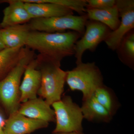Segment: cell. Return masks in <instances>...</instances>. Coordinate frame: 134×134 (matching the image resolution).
<instances>
[{
    "label": "cell",
    "instance_id": "obj_1",
    "mask_svg": "<svg viewBox=\"0 0 134 134\" xmlns=\"http://www.w3.org/2000/svg\"><path fill=\"white\" fill-rule=\"evenodd\" d=\"M81 35L72 31L54 33L31 31L25 47L38 51L43 58L60 65L63 58L74 55L75 44Z\"/></svg>",
    "mask_w": 134,
    "mask_h": 134
},
{
    "label": "cell",
    "instance_id": "obj_2",
    "mask_svg": "<svg viewBox=\"0 0 134 134\" xmlns=\"http://www.w3.org/2000/svg\"><path fill=\"white\" fill-rule=\"evenodd\" d=\"M35 57L34 51L25 47L16 65L0 80V100L10 115L19 109L22 76L26 66Z\"/></svg>",
    "mask_w": 134,
    "mask_h": 134
},
{
    "label": "cell",
    "instance_id": "obj_3",
    "mask_svg": "<svg viewBox=\"0 0 134 134\" xmlns=\"http://www.w3.org/2000/svg\"><path fill=\"white\" fill-rule=\"evenodd\" d=\"M36 57L38 68L41 73V85L38 95L51 106L61 99L67 71L62 69L60 65L51 62L39 54Z\"/></svg>",
    "mask_w": 134,
    "mask_h": 134
},
{
    "label": "cell",
    "instance_id": "obj_4",
    "mask_svg": "<svg viewBox=\"0 0 134 134\" xmlns=\"http://www.w3.org/2000/svg\"><path fill=\"white\" fill-rule=\"evenodd\" d=\"M66 82L72 91L81 92L83 100L92 96L95 90L103 84V78L95 62H82L67 71Z\"/></svg>",
    "mask_w": 134,
    "mask_h": 134
},
{
    "label": "cell",
    "instance_id": "obj_5",
    "mask_svg": "<svg viewBox=\"0 0 134 134\" xmlns=\"http://www.w3.org/2000/svg\"><path fill=\"white\" fill-rule=\"evenodd\" d=\"M51 106L56 121L53 133L83 132L84 118L81 107L74 102L71 97L65 96Z\"/></svg>",
    "mask_w": 134,
    "mask_h": 134
},
{
    "label": "cell",
    "instance_id": "obj_6",
    "mask_svg": "<svg viewBox=\"0 0 134 134\" xmlns=\"http://www.w3.org/2000/svg\"><path fill=\"white\" fill-rule=\"evenodd\" d=\"M88 19L86 15L70 14L50 18L32 19L27 24L31 31L54 33L71 30L82 35L85 31Z\"/></svg>",
    "mask_w": 134,
    "mask_h": 134
},
{
    "label": "cell",
    "instance_id": "obj_7",
    "mask_svg": "<svg viewBox=\"0 0 134 134\" xmlns=\"http://www.w3.org/2000/svg\"><path fill=\"white\" fill-rule=\"evenodd\" d=\"M83 36L77 40L74 47L76 64L82 62V58L85 51H95L101 42L105 41L111 32L105 25L96 21H87Z\"/></svg>",
    "mask_w": 134,
    "mask_h": 134
},
{
    "label": "cell",
    "instance_id": "obj_8",
    "mask_svg": "<svg viewBox=\"0 0 134 134\" xmlns=\"http://www.w3.org/2000/svg\"><path fill=\"white\" fill-rule=\"evenodd\" d=\"M116 6L121 18L120 25L110 32L105 42L108 48L115 50L119 48L125 36L134 28V1H116Z\"/></svg>",
    "mask_w": 134,
    "mask_h": 134
},
{
    "label": "cell",
    "instance_id": "obj_9",
    "mask_svg": "<svg viewBox=\"0 0 134 134\" xmlns=\"http://www.w3.org/2000/svg\"><path fill=\"white\" fill-rule=\"evenodd\" d=\"M38 65L37 59L36 57L25 68L23 79L19 87L20 103H24L37 98L41 81V72Z\"/></svg>",
    "mask_w": 134,
    "mask_h": 134
},
{
    "label": "cell",
    "instance_id": "obj_10",
    "mask_svg": "<svg viewBox=\"0 0 134 134\" xmlns=\"http://www.w3.org/2000/svg\"><path fill=\"white\" fill-rule=\"evenodd\" d=\"M49 123L33 119L22 115L18 112L10 115L3 128L5 134H28L48 126Z\"/></svg>",
    "mask_w": 134,
    "mask_h": 134
},
{
    "label": "cell",
    "instance_id": "obj_11",
    "mask_svg": "<svg viewBox=\"0 0 134 134\" xmlns=\"http://www.w3.org/2000/svg\"><path fill=\"white\" fill-rule=\"evenodd\" d=\"M0 3H7L8 6L3 10V18L0 28L27 23L32 19L22 0L0 1Z\"/></svg>",
    "mask_w": 134,
    "mask_h": 134
},
{
    "label": "cell",
    "instance_id": "obj_12",
    "mask_svg": "<svg viewBox=\"0 0 134 134\" xmlns=\"http://www.w3.org/2000/svg\"><path fill=\"white\" fill-rule=\"evenodd\" d=\"M32 19L47 18L73 14V11L51 3L36 2L33 0H22Z\"/></svg>",
    "mask_w": 134,
    "mask_h": 134
},
{
    "label": "cell",
    "instance_id": "obj_13",
    "mask_svg": "<svg viewBox=\"0 0 134 134\" xmlns=\"http://www.w3.org/2000/svg\"><path fill=\"white\" fill-rule=\"evenodd\" d=\"M18 112L31 119L48 123L55 120L54 111L51 105L41 98L37 97L23 103Z\"/></svg>",
    "mask_w": 134,
    "mask_h": 134
},
{
    "label": "cell",
    "instance_id": "obj_14",
    "mask_svg": "<svg viewBox=\"0 0 134 134\" xmlns=\"http://www.w3.org/2000/svg\"><path fill=\"white\" fill-rule=\"evenodd\" d=\"M30 31L27 23L1 29L2 37L6 48H21L25 47Z\"/></svg>",
    "mask_w": 134,
    "mask_h": 134
},
{
    "label": "cell",
    "instance_id": "obj_15",
    "mask_svg": "<svg viewBox=\"0 0 134 134\" xmlns=\"http://www.w3.org/2000/svg\"><path fill=\"white\" fill-rule=\"evenodd\" d=\"M84 119L91 122H109L113 116L95 99L93 96L82 100L81 107Z\"/></svg>",
    "mask_w": 134,
    "mask_h": 134
},
{
    "label": "cell",
    "instance_id": "obj_16",
    "mask_svg": "<svg viewBox=\"0 0 134 134\" xmlns=\"http://www.w3.org/2000/svg\"><path fill=\"white\" fill-rule=\"evenodd\" d=\"M86 12L88 19L101 23L113 31L116 30L120 23L116 4L113 7L104 9L86 8Z\"/></svg>",
    "mask_w": 134,
    "mask_h": 134
},
{
    "label": "cell",
    "instance_id": "obj_17",
    "mask_svg": "<svg viewBox=\"0 0 134 134\" xmlns=\"http://www.w3.org/2000/svg\"><path fill=\"white\" fill-rule=\"evenodd\" d=\"M92 96L113 116L120 106L114 92L104 83L95 90Z\"/></svg>",
    "mask_w": 134,
    "mask_h": 134
},
{
    "label": "cell",
    "instance_id": "obj_18",
    "mask_svg": "<svg viewBox=\"0 0 134 134\" xmlns=\"http://www.w3.org/2000/svg\"><path fill=\"white\" fill-rule=\"evenodd\" d=\"M24 47L8 48L0 52V77L7 74L19 60Z\"/></svg>",
    "mask_w": 134,
    "mask_h": 134
},
{
    "label": "cell",
    "instance_id": "obj_19",
    "mask_svg": "<svg viewBox=\"0 0 134 134\" xmlns=\"http://www.w3.org/2000/svg\"><path fill=\"white\" fill-rule=\"evenodd\" d=\"M117 50H119L121 60L130 66H133L134 61V32L132 30L127 34Z\"/></svg>",
    "mask_w": 134,
    "mask_h": 134
},
{
    "label": "cell",
    "instance_id": "obj_20",
    "mask_svg": "<svg viewBox=\"0 0 134 134\" xmlns=\"http://www.w3.org/2000/svg\"><path fill=\"white\" fill-rule=\"evenodd\" d=\"M36 2L51 3L61 5L75 11L80 15H86V0H33Z\"/></svg>",
    "mask_w": 134,
    "mask_h": 134
},
{
    "label": "cell",
    "instance_id": "obj_21",
    "mask_svg": "<svg viewBox=\"0 0 134 134\" xmlns=\"http://www.w3.org/2000/svg\"><path fill=\"white\" fill-rule=\"evenodd\" d=\"M86 8L104 9L114 7L116 4L115 0H86Z\"/></svg>",
    "mask_w": 134,
    "mask_h": 134
},
{
    "label": "cell",
    "instance_id": "obj_22",
    "mask_svg": "<svg viewBox=\"0 0 134 134\" xmlns=\"http://www.w3.org/2000/svg\"><path fill=\"white\" fill-rule=\"evenodd\" d=\"M1 30V29L0 28V52L6 48V47L4 44L3 41L2 37Z\"/></svg>",
    "mask_w": 134,
    "mask_h": 134
},
{
    "label": "cell",
    "instance_id": "obj_23",
    "mask_svg": "<svg viewBox=\"0 0 134 134\" xmlns=\"http://www.w3.org/2000/svg\"><path fill=\"white\" fill-rule=\"evenodd\" d=\"M6 121L4 119L3 116L0 113V127L3 129L6 122Z\"/></svg>",
    "mask_w": 134,
    "mask_h": 134
},
{
    "label": "cell",
    "instance_id": "obj_24",
    "mask_svg": "<svg viewBox=\"0 0 134 134\" xmlns=\"http://www.w3.org/2000/svg\"><path fill=\"white\" fill-rule=\"evenodd\" d=\"M52 134H85L82 132H72V133H53Z\"/></svg>",
    "mask_w": 134,
    "mask_h": 134
},
{
    "label": "cell",
    "instance_id": "obj_25",
    "mask_svg": "<svg viewBox=\"0 0 134 134\" xmlns=\"http://www.w3.org/2000/svg\"><path fill=\"white\" fill-rule=\"evenodd\" d=\"M0 134H5L4 131H3V129L1 127H0Z\"/></svg>",
    "mask_w": 134,
    "mask_h": 134
}]
</instances>
